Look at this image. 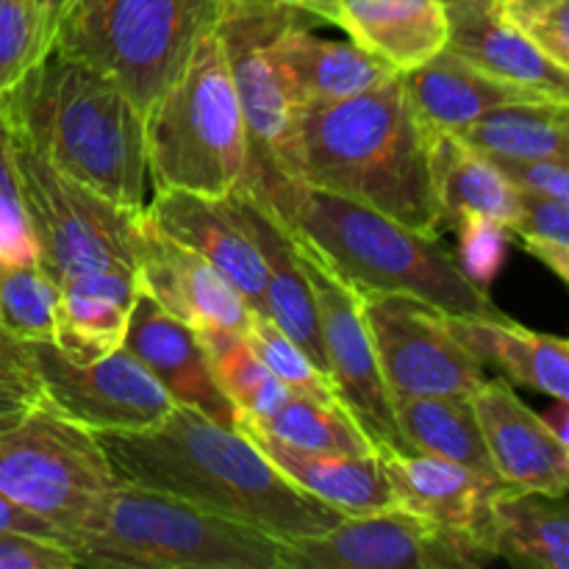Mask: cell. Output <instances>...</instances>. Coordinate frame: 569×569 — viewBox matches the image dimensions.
Instances as JSON below:
<instances>
[{"label": "cell", "mask_w": 569, "mask_h": 569, "mask_svg": "<svg viewBox=\"0 0 569 569\" xmlns=\"http://www.w3.org/2000/svg\"><path fill=\"white\" fill-rule=\"evenodd\" d=\"M94 437L117 481L176 495L281 542L317 537L345 517L278 470L248 433L189 406H172L144 431Z\"/></svg>", "instance_id": "6da1fadb"}, {"label": "cell", "mask_w": 569, "mask_h": 569, "mask_svg": "<svg viewBox=\"0 0 569 569\" xmlns=\"http://www.w3.org/2000/svg\"><path fill=\"white\" fill-rule=\"evenodd\" d=\"M239 187L253 192L359 298L409 295L448 317H506L439 237L256 161H248Z\"/></svg>", "instance_id": "7a4b0ae2"}, {"label": "cell", "mask_w": 569, "mask_h": 569, "mask_svg": "<svg viewBox=\"0 0 569 569\" xmlns=\"http://www.w3.org/2000/svg\"><path fill=\"white\" fill-rule=\"evenodd\" d=\"M298 181L370 206L428 237L442 233L431 133L417 120L400 72L339 103L298 109Z\"/></svg>", "instance_id": "3957f363"}, {"label": "cell", "mask_w": 569, "mask_h": 569, "mask_svg": "<svg viewBox=\"0 0 569 569\" xmlns=\"http://www.w3.org/2000/svg\"><path fill=\"white\" fill-rule=\"evenodd\" d=\"M33 153L128 211H144V114L120 83L50 44L3 100Z\"/></svg>", "instance_id": "277c9868"}, {"label": "cell", "mask_w": 569, "mask_h": 569, "mask_svg": "<svg viewBox=\"0 0 569 569\" xmlns=\"http://www.w3.org/2000/svg\"><path fill=\"white\" fill-rule=\"evenodd\" d=\"M64 548L100 569H283L281 539L128 481H114Z\"/></svg>", "instance_id": "5b68a950"}, {"label": "cell", "mask_w": 569, "mask_h": 569, "mask_svg": "<svg viewBox=\"0 0 569 569\" xmlns=\"http://www.w3.org/2000/svg\"><path fill=\"white\" fill-rule=\"evenodd\" d=\"M144 159L156 189L228 198L248 172V131L217 31L144 111Z\"/></svg>", "instance_id": "8992f818"}, {"label": "cell", "mask_w": 569, "mask_h": 569, "mask_svg": "<svg viewBox=\"0 0 569 569\" xmlns=\"http://www.w3.org/2000/svg\"><path fill=\"white\" fill-rule=\"evenodd\" d=\"M226 0H78L53 44L89 61L148 111L214 31Z\"/></svg>", "instance_id": "52a82bcc"}, {"label": "cell", "mask_w": 569, "mask_h": 569, "mask_svg": "<svg viewBox=\"0 0 569 569\" xmlns=\"http://www.w3.org/2000/svg\"><path fill=\"white\" fill-rule=\"evenodd\" d=\"M114 481L98 437L48 400L0 428V495L53 528L61 545Z\"/></svg>", "instance_id": "ba28073f"}, {"label": "cell", "mask_w": 569, "mask_h": 569, "mask_svg": "<svg viewBox=\"0 0 569 569\" xmlns=\"http://www.w3.org/2000/svg\"><path fill=\"white\" fill-rule=\"evenodd\" d=\"M22 209L37 248V264L56 283L103 267H133V237L142 211L111 203L61 172L11 133Z\"/></svg>", "instance_id": "9c48e42d"}, {"label": "cell", "mask_w": 569, "mask_h": 569, "mask_svg": "<svg viewBox=\"0 0 569 569\" xmlns=\"http://www.w3.org/2000/svg\"><path fill=\"white\" fill-rule=\"evenodd\" d=\"M300 20L315 22L298 11L226 0L214 28L242 109L248 161L272 167L289 178H298L300 164L298 109L272 56V39Z\"/></svg>", "instance_id": "30bf717a"}, {"label": "cell", "mask_w": 569, "mask_h": 569, "mask_svg": "<svg viewBox=\"0 0 569 569\" xmlns=\"http://www.w3.org/2000/svg\"><path fill=\"white\" fill-rule=\"evenodd\" d=\"M495 556L403 506L283 542V569H478Z\"/></svg>", "instance_id": "8fae6325"}, {"label": "cell", "mask_w": 569, "mask_h": 569, "mask_svg": "<svg viewBox=\"0 0 569 569\" xmlns=\"http://www.w3.org/2000/svg\"><path fill=\"white\" fill-rule=\"evenodd\" d=\"M361 317L389 395H461L483 381V361L456 337L450 317L409 295H361Z\"/></svg>", "instance_id": "7c38bea8"}, {"label": "cell", "mask_w": 569, "mask_h": 569, "mask_svg": "<svg viewBox=\"0 0 569 569\" xmlns=\"http://www.w3.org/2000/svg\"><path fill=\"white\" fill-rule=\"evenodd\" d=\"M20 350L44 400L92 433L144 431L176 406L126 348L89 365L70 361L53 342H28Z\"/></svg>", "instance_id": "4fadbf2b"}, {"label": "cell", "mask_w": 569, "mask_h": 569, "mask_svg": "<svg viewBox=\"0 0 569 569\" xmlns=\"http://www.w3.org/2000/svg\"><path fill=\"white\" fill-rule=\"evenodd\" d=\"M298 242V239H295ZM300 261L315 292L317 320H320V342L326 350L328 378L337 389L339 400L350 411L376 453L381 450H406L398 433L392 411V395L383 383L370 331L361 317V298L345 287L311 250L298 242Z\"/></svg>", "instance_id": "5bb4252c"}, {"label": "cell", "mask_w": 569, "mask_h": 569, "mask_svg": "<svg viewBox=\"0 0 569 569\" xmlns=\"http://www.w3.org/2000/svg\"><path fill=\"white\" fill-rule=\"evenodd\" d=\"M133 256L139 287L167 315L194 331H248L253 311L242 295L203 256L161 231L148 211L139 214Z\"/></svg>", "instance_id": "9a60e30c"}, {"label": "cell", "mask_w": 569, "mask_h": 569, "mask_svg": "<svg viewBox=\"0 0 569 569\" xmlns=\"http://www.w3.org/2000/svg\"><path fill=\"white\" fill-rule=\"evenodd\" d=\"M483 445L500 481L511 489L567 495L569 445L556 439L509 381L492 378L470 395Z\"/></svg>", "instance_id": "2e32d148"}, {"label": "cell", "mask_w": 569, "mask_h": 569, "mask_svg": "<svg viewBox=\"0 0 569 569\" xmlns=\"http://www.w3.org/2000/svg\"><path fill=\"white\" fill-rule=\"evenodd\" d=\"M378 459L392 483L398 506L428 517L495 556L492 503L506 487L500 478L481 476L456 461L409 450H381Z\"/></svg>", "instance_id": "e0dca14e"}, {"label": "cell", "mask_w": 569, "mask_h": 569, "mask_svg": "<svg viewBox=\"0 0 569 569\" xmlns=\"http://www.w3.org/2000/svg\"><path fill=\"white\" fill-rule=\"evenodd\" d=\"M144 211L161 231L203 256L242 295L253 315H267L264 261L226 198L156 189Z\"/></svg>", "instance_id": "ac0fdd59"}, {"label": "cell", "mask_w": 569, "mask_h": 569, "mask_svg": "<svg viewBox=\"0 0 569 569\" xmlns=\"http://www.w3.org/2000/svg\"><path fill=\"white\" fill-rule=\"evenodd\" d=\"M122 348L161 383L172 403L189 406L226 428H237L239 415L217 387L200 333L167 315L142 287Z\"/></svg>", "instance_id": "d6986e66"}, {"label": "cell", "mask_w": 569, "mask_h": 569, "mask_svg": "<svg viewBox=\"0 0 569 569\" xmlns=\"http://www.w3.org/2000/svg\"><path fill=\"white\" fill-rule=\"evenodd\" d=\"M226 200L233 209V214L248 228L250 239L256 242L261 261H264L267 317L281 331H287L309 353V359L328 376L315 292H311L309 276H306L303 261H300L298 242L289 233V228L248 189H233Z\"/></svg>", "instance_id": "ffe728a7"}, {"label": "cell", "mask_w": 569, "mask_h": 569, "mask_svg": "<svg viewBox=\"0 0 569 569\" xmlns=\"http://www.w3.org/2000/svg\"><path fill=\"white\" fill-rule=\"evenodd\" d=\"M445 50L498 81L569 103V70L553 64L526 37L506 26L495 11V0H445Z\"/></svg>", "instance_id": "44dd1931"}, {"label": "cell", "mask_w": 569, "mask_h": 569, "mask_svg": "<svg viewBox=\"0 0 569 569\" xmlns=\"http://www.w3.org/2000/svg\"><path fill=\"white\" fill-rule=\"evenodd\" d=\"M139 298L133 267H103L59 283L53 345L76 365H89L122 348Z\"/></svg>", "instance_id": "7402d4cb"}, {"label": "cell", "mask_w": 569, "mask_h": 569, "mask_svg": "<svg viewBox=\"0 0 569 569\" xmlns=\"http://www.w3.org/2000/svg\"><path fill=\"white\" fill-rule=\"evenodd\" d=\"M311 26L315 22H292L272 39V56L281 67L295 109L339 103L398 76L356 42L315 37Z\"/></svg>", "instance_id": "603a6c76"}, {"label": "cell", "mask_w": 569, "mask_h": 569, "mask_svg": "<svg viewBox=\"0 0 569 569\" xmlns=\"http://www.w3.org/2000/svg\"><path fill=\"white\" fill-rule=\"evenodd\" d=\"M406 98L417 120L428 133H459L483 117L487 111L526 100H553L528 89L498 81L470 61L459 59L450 50H439L433 59L422 61L415 70L400 72ZM567 103V100H565Z\"/></svg>", "instance_id": "cb8c5ba5"}, {"label": "cell", "mask_w": 569, "mask_h": 569, "mask_svg": "<svg viewBox=\"0 0 569 569\" xmlns=\"http://www.w3.org/2000/svg\"><path fill=\"white\" fill-rule=\"evenodd\" d=\"M239 431L248 433L278 470L287 472L300 489L315 495L317 500L331 509L342 511L345 517L372 515L398 506L387 472H383L378 453L370 456H345V453H309V450L289 448L278 442L267 431L256 428L253 422L237 420Z\"/></svg>", "instance_id": "d4e9b609"}, {"label": "cell", "mask_w": 569, "mask_h": 569, "mask_svg": "<svg viewBox=\"0 0 569 569\" xmlns=\"http://www.w3.org/2000/svg\"><path fill=\"white\" fill-rule=\"evenodd\" d=\"M337 26L395 72L415 70L448 44L445 0H337Z\"/></svg>", "instance_id": "484cf974"}, {"label": "cell", "mask_w": 569, "mask_h": 569, "mask_svg": "<svg viewBox=\"0 0 569 569\" xmlns=\"http://www.w3.org/2000/svg\"><path fill=\"white\" fill-rule=\"evenodd\" d=\"M450 328L483 367H498L509 383L553 400H569V342L565 337L531 331L509 317H450Z\"/></svg>", "instance_id": "4316f807"}, {"label": "cell", "mask_w": 569, "mask_h": 569, "mask_svg": "<svg viewBox=\"0 0 569 569\" xmlns=\"http://www.w3.org/2000/svg\"><path fill=\"white\" fill-rule=\"evenodd\" d=\"M431 178L442 226L453 228L461 217L481 214L511 228L520 211V192L492 159L456 133L431 137Z\"/></svg>", "instance_id": "83f0119b"}, {"label": "cell", "mask_w": 569, "mask_h": 569, "mask_svg": "<svg viewBox=\"0 0 569 569\" xmlns=\"http://www.w3.org/2000/svg\"><path fill=\"white\" fill-rule=\"evenodd\" d=\"M495 556L522 569L569 567L565 495L503 487L492 503Z\"/></svg>", "instance_id": "f1b7e54d"}, {"label": "cell", "mask_w": 569, "mask_h": 569, "mask_svg": "<svg viewBox=\"0 0 569 569\" xmlns=\"http://www.w3.org/2000/svg\"><path fill=\"white\" fill-rule=\"evenodd\" d=\"M395 422L409 453L437 456L461 467L498 478L483 445L470 398L461 395H392Z\"/></svg>", "instance_id": "f546056e"}, {"label": "cell", "mask_w": 569, "mask_h": 569, "mask_svg": "<svg viewBox=\"0 0 569 569\" xmlns=\"http://www.w3.org/2000/svg\"><path fill=\"white\" fill-rule=\"evenodd\" d=\"M569 111L565 100H526L487 111L456 137L476 150L503 159H567Z\"/></svg>", "instance_id": "4dcf8cb0"}, {"label": "cell", "mask_w": 569, "mask_h": 569, "mask_svg": "<svg viewBox=\"0 0 569 569\" xmlns=\"http://www.w3.org/2000/svg\"><path fill=\"white\" fill-rule=\"evenodd\" d=\"M209 353L211 372L242 420H264L287 403L289 392L270 370L242 331H198Z\"/></svg>", "instance_id": "1f68e13d"}, {"label": "cell", "mask_w": 569, "mask_h": 569, "mask_svg": "<svg viewBox=\"0 0 569 569\" xmlns=\"http://www.w3.org/2000/svg\"><path fill=\"white\" fill-rule=\"evenodd\" d=\"M244 422H253L256 428L276 437L278 442L309 450V453H376L367 433L361 431L359 422L350 417V411L342 403H326V400L306 398V395H289L287 403L272 411L270 417Z\"/></svg>", "instance_id": "d6a6232c"}, {"label": "cell", "mask_w": 569, "mask_h": 569, "mask_svg": "<svg viewBox=\"0 0 569 569\" xmlns=\"http://www.w3.org/2000/svg\"><path fill=\"white\" fill-rule=\"evenodd\" d=\"M59 283L39 264L0 261V328L14 345L53 342Z\"/></svg>", "instance_id": "836d02e7"}, {"label": "cell", "mask_w": 569, "mask_h": 569, "mask_svg": "<svg viewBox=\"0 0 569 569\" xmlns=\"http://www.w3.org/2000/svg\"><path fill=\"white\" fill-rule=\"evenodd\" d=\"M53 44V26L39 0H0V100Z\"/></svg>", "instance_id": "e575fe53"}, {"label": "cell", "mask_w": 569, "mask_h": 569, "mask_svg": "<svg viewBox=\"0 0 569 569\" xmlns=\"http://www.w3.org/2000/svg\"><path fill=\"white\" fill-rule=\"evenodd\" d=\"M248 342L264 361L267 370L283 383L292 395H306V398L326 400V403H342L333 389L331 378L309 359L303 348L289 337L287 331L276 326L267 315L250 317V326L244 331Z\"/></svg>", "instance_id": "d590c367"}, {"label": "cell", "mask_w": 569, "mask_h": 569, "mask_svg": "<svg viewBox=\"0 0 569 569\" xmlns=\"http://www.w3.org/2000/svg\"><path fill=\"white\" fill-rule=\"evenodd\" d=\"M511 233L522 250L542 261L559 281H569V198L520 192Z\"/></svg>", "instance_id": "8d00e7d4"}, {"label": "cell", "mask_w": 569, "mask_h": 569, "mask_svg": "<svg viewBox=\"0 0 569 569\" xmlns=\"http://www.w3.org/2000/svg\"><path fill=\"white\" fill-rule=\"evenodd\" d=\"M495 11L539 53L569 70V0H495Z\"/></svg>", "instance_id": "74e56055"}, {"label": "cell", "mask_w": 569, "mask_h": 569, "mask_svg": "<svg viewBox=\"0 0 569 569\" xmlns=\"http://www.w3.org/2000/svg\"><path fill=\"white\" fill-rule=\"evenodd\" d=\"M0 261L37 264V248H33L31 231H28L26 209H22L14 142H11L3 103H0Z\"/></svg>", "instance_id": "f35d334b"}, {"label": "cell", "mask_w": 569, "mask_h": 569, "mask_svg": "<svg viewBox=\"0 0 569 569\" xmlns=\"http://www.w3.org/2000/svg\"><path fill=\"white\" fill-rule=\"evenodd\" d=\"M453 228L459 231V253H456V259H459L461 270L470 276V281H476L478 287L489 292L498 272L503 270L506 253H509V244L515 242V233L503 222L481 214L461 217Z\"/></svg>", "instance_id": "ab89813d"}, {"label": "cell", "mask_w": 569, "mask_h": 569, "mask_svg": "<svg viewBox=\"0 0 569 569\" xmlns=\"http://www.w3.org/2000/svg\"><path fill=\"white\" fill-rule=\"evenodd\" d=\"M42 400V387L28 367L22 350L17 353L0 350V428L14 426Z\"/></svg>", "instance_id": "60d3db41"}, {"label": "cell", "mask_w": 569, "mask_h": 569, "mask_svg": "<svg viewBox=\"0 0 569 569\" xmlns=\"http://www.w3.org/2000/svg\"><path fill=\"white\" fill-rule=\"evenodd\" d=\"M498 170L509 178L517 192L550 194V198H569V167L561 156H539V159H503L489 156Z\"/></svg>", "instance_id": "b9f144b4"}, {"label": "cell", "mask_w": 569, "mask_h": 569, "mask_svg": "<svg viewBox=\"0 0 569 569\" xmlns=\"http://www.w3.org/2000/svg\"><path fill=\"white\" fill-rule=\"evenodd\" d=\"M61 542L20 531H0V569H76Z\"/></svg>", "instance_id": "7bdbcfd3"}, {"label": "cell", "mask_w": 569, "mask_h": 569, "mask_svg": "<svg viewBox=\"0 0 569 569\" xmlns=\"http://www.w3.org/2000/svg\"><path fill=\"white\" fill-rule=\"evenodd\" d=\"M0 531L33 533V537H48V539H56V542H59V537H56L53 528L44 526V522L37 520V517L26 515V511L17 509V506H11L3 495H0Z\"/></svg>", "instance_id": "ee69618b"}, {"label": "cell", "mask_w": 569, "mask_h": 569, "mask_svg": "<svg viewBox=\"0 0 569 569\" xmlns=\"http://www.w3.org/2000/svg\"><path fill=\"white\" fill-rule=\"evenodd\" d=\"M250 3L298 11V14L311 17L315 22H331V26H337V0H250Z\"/></svg>", "instance_id": "f6af8a7d"}, {"label": "cell", "mask_w": 569, "mask_h": 569, "mask_svg": "<svg viewBox=\"0 0 569 569\" xmlns=\"http://www.w3.org/2000/svg\"><path fill=\"white\" fill-rule=\"evenodd\" d=\"M539 417H542L545 426L556 433V439H561V442L569 445V400L556 398V403Z\"/></svg>", "instance_id": "bcb514c9"}, {"label": "cell", "mask_w": 569, "mask_h": 569, "mask_svg": "<svg viewBox=\"0 0 569 569\" xmlns=\"http://www.w3.org/2000/svg\"><path fill=\"white\" fill-rule=\"evenodd\" d=\"M39 6H42V9H44V14H48L50 26H53V33H56V26H59L61 11H64L67 0H39Z\"/></svg>", "instance_id": "7dc6e473"}, {"label": "cell", "mask_w": 569, "mask_h": 569, "mask_svg": "<svg viewBox=\"0 0 569 569\" xmlns=\"http://www.w3.org/2000/svg\"><path fill=\"white\" fill-rule=\"evenodd\" d=\"M0 350H9V353H17V350H20V345H14L9 337H6L3 328H0Z\"/></svg>", "instance_id": "c3c4849f"}, {"label": "cell", "mask_w": 569, "mask_h": 569, "mask_svg": "<svg viewBox=\"0 0 569 569\" xmlns=\"http://www.w3.org/2000/svg\"><path fill=\"white\" fill-rule=\"evenodd\" d=\"M78 3V0H67V6H64V11L67 9H72V6H76ZM64 11H61V14H64Z\"/></svg>", "instance_id": "681fc988"}]
</instances>
